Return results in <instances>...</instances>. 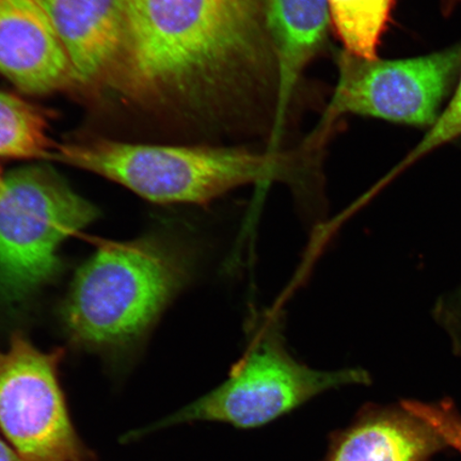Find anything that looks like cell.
Returning <instances> with one entry per match:
<instances>
[{
	"mask_svg": "<svg viewBox=\"0 0 461 461\" xmlns=\"http://www.w3.org/2000/svg\"><path fill=\"white\" fill-rule=\"evenodd\" d=\"M115 70L135 97L216 111L261 83L275 57L267 0H124Z\"/></svg>",
	"mask_w": 461,
	"mask_h": 461,
	"instance_id": "obj_1",
	"label": "cell"
},
{
	"mask_svg": "<svg viewBox=\"0 0 461 461\" xmlns=\"http://www.w3.org/2000/svg\"><path fill=\"white\" fill-rule=\"evenodd\" d=\"M190 268L187 251L170 240L102 241L63 305L68 334L88 348L134 341L186 285Z\"/></svg>",
	"mask_w": 461,
	"mask_h": 461,
	"instance_id": "obj_2",
	"label": "cell"
},
{
	"mask_svg": "<svg viewBox=\"0 0 461 461\" xmlns=\"http://www.w3.org/2000/svg\"><path fill=\"white\" fill-rule=\"evenodd\" d=\"M51 158L94 172L158 204L205 205L249 184L293 183L299 171L292 155L280 152L112 140L60 146Z\"/></svg>",
	"mask_w": 461,
	"mask_h": 461,
	"instance_id": "obj_3",
	"label": "cell"
},
{
	"mask_svg": "<svg viewBox=\"0 0 461 461\" xmlns=\"http://www.w3.org/2000/svg\"><path fill=\"white\" fill-rule=\"evenodd\" d=\"M261 325L221 385L153 428L126 438L201 420L226 423L240 429H258L324 392L368 383V375L361 368L320 371L303 365L288 353L275 321Z\"/></svg>",
	"mask_w": 461,
	"mask_h": 461,
	"instance_id": "obj_4",
	"label": "cell"
},
{
	"mask_svg": "<svg viewBox=\"0 0 461 461\" xmlns=\"http://www.w3.org/2000/svg\"><path fill=\"white\" fill-rule=\"evenodd\" d=\"M96 211L53 172L27 167L0 185V296L16 302L51 279L63 241Z\"/></svg>",
	"mask_w": 461,
	"mask_h": 461,
	"instance_id": "obj_5",
	"label": "cell"
},
{
	"mask_svg": "<svg viewBox=\"0 0 461 461\" xmlns=\"http://www.w3.org/2000/svg\"><path fill=\"white\" fill-rule=\"evenodd\" d=\"M461 45L399 60H365L342 51L339 80L324 118L310 142L344 114L430 129L457 84Z\"/></svg>",
	"mask_w": 461,
	"mask_h": 461,
	"instance_id": "obj_6",
	"label": "cell"
},
{
	"mask_svg": "<svg viewBox=\"0 0 461 461\" xmlns=\"http://www.w3.org/2000/svg\"><path fill=\"white\" fill-rule=\"evenodd\" d=\"M62 350L21 333L0 349V432L24 461H96L75 429L59 382Z\"/></svg>",
	"mask_w": 461,
	"mask_h": 461,
	"instance_id": "obj_7",
	"label": "cell"
},
{
	"mask_svg": "<svg viewBox=\"0 0 461 461\" xmlns=\"http://www.w3.org/2000/svg\"><path fill=\"white\" fill-rule=\"evenodd\" d=\"M0 73L33 95L73 79L65 46L41 0H0Z\"/></svg>",
	"mask_w": 461,
	"mask_h": 461,
	"instance_id": "obj_8",
	"label": "cell"
},
{
	"mask_svg": "<svg viewBox=\"0 0 461 461\" xmlns=\"http://www.w3.org/2000/svg\"><path fill=\"white\" fill-rule=\"evenodd\" d=\"M72 68L89 84L117 68L125 41L124 0H41Z\"/></svg>",
	"mask_w": 461,
	"mask_h": 461,
	"instance_id": "obj_9",
	"label": "cell"
},
{
	"mask_svg": "<svg viewBox=\"0 0 461 461\" xmlns=\"http://www.w3.org/2000/svg\"><path fill=\"white\" fill-rule=\"evenodd\" d=\"M267 19L276 66V108L268 149L278 151L299 79L324 44L331 21L327 0H267Z\"/></svg>",
	"mask_w": 461,
	"mask_h": 461,
	"instance_id": "obj_10",
	"label": "cell"
},
{
	"mask_svg": "<svg viewBox=\"0 0 461 461\" xmlns=\"http://www.w3.org/2000/svg\"><path fill=\"white\" fill-rule=\"evenodd\" d=\"M371 411L333 438L326 461H420L442 440L401 405Z\"/></svg>",
	"mask_w": 461,
	"mask_h": 461,
	"instance_id": "obj_11",
	"label": "cell"
},
{
	"mask_svg": "<svg viewBox=\"0 0 461 461\" xmlns=\"http://www.w3.org/2000/svg\"><path fill=\"white\" fill-rule=\"evenodd\" d=\"M327 3L344 51L360 59H378V48L395 0H327Z\"/></svg>",
	"mask_w": 461,
	"mask_h": 461,
	"instance_id": "obj_12",
	"label": "cell"
},
{
	"mask_svg": "<svg viewBox=\"0 0 461 461\" xmlns=\"http://www.w3.org/2000/svg\"><path fill=\"white\" fill-rule=\"evenodd\" d=\"M45 120L25 101L0 91V157L51 158Z\"/></svg>",
	"mask_w": 461,
	"mask_h": 461,
	"instance_id": "obj_13",
	"label": "cell"
},
{
	"mask_svg": "<svg viewBox=\"0 0 461 461\" xmlns=\"http://www.w3.org/2000/svg\"><path fill=\"white\" fill-rule=\"evenodd\" d=\"M461 136V68L451 101L443 109L439 119L426 132L416 148L409 153L397 171L416 163L417 160L429 154L445 144L456 140Z\"/></svg>",
	"mask_w": 461,
	"mask_h": 461,
	"instance_id": "obj_14",
	"label": "cell"
},
{
	"mask_svg": "<svg viewBox=\"0 0 461 461\" xmlns=\"http://www.w3.org/2000/svg\"><path fill=\"white\" fill-rule=\"evenodd\" d=\"M0 461H24L7 442L0 439Z\"/></svg>",
	"mask_w": 461,
	"mask_h": 461,
	"instance_id": "obj_15",
	"label": "cell"
},
{
	"mask_svg": "<svg viewBox=\"0 0 461 461\" xmlns=\"http://www.w3.org/2000/svg\"><path fill=\"white\" fill-rule=\"evenodd\" d=\"M461 5V0H441V9L443 14L449 15L453 14L455 8Z\"/></svg>",
	"mask_w": 461,
	"mask_h": 461,
	"instance_id": "obj_16",
	"label": "cell"
},
{
	"mask_svg": "<svg viewBox=\"0 0 461 461\" xmlns=\"http://www.w3.org/2000/svg\"><path fill=\"white\" fill-rule=\"evenodd\" d=\"M3 180H4V176H2V173H0V185H2Z\"/></svg>",
	"mask_w": 461,
	"mask_h": 461,
	"instance_id": "obj_17",
	"label": "cell"
}]
</instances>
